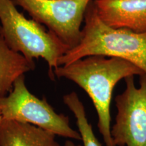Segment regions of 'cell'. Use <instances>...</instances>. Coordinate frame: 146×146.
<instances>
[{
    "label": "cell",
    "mask_w": 146,
    "mask_h": 146,
    "mask_svg": "<svg viewBox=\"0 0 146 146\" xmlns=\"http://www.w3.org/2000/svg\"><path fill=\"white\" fill-rule=\"evenodd\" d=\"M90 56L59 66L54 75L74 82L88 94L98 115V127L106 146H116L111 135L110 105L115 86L122 79L143 72L121 58Z\"/></svg>",
    "instance_id": "cell-1"
},
{
    "label": "cell",
    "mask_w": 146,
    "mask_h": 146,
    "mask_svg": "<svg viewBox=\"0 0 146 146\" xmlns=\"http://www.w3.org/2000/svg\"><path fill=\"white\" fill-rule=\"evenodd\" d=\"M84 23L79 43L60 58L59 66L87 56H104L127 60L146 74V33L108 26L98 16L93 0L87 8Z\"/></svg>",
    "instance_id": "cell-2"
},
{
    "label": "cell",
    "mask_w": 146,
    "mask_h": 146,
    "mask_svg": "<svg viewBox=\"0 0 146 146\" xmlns=\"http://www.w3.org/2000/svg\"><path fill=\"white\" fill-rule=\"evenodd\" d=\"M0 35L9 47L29 61L44 59L49 66V76L54 80V70L69 47L41 24L27 19L12 0H0Z\"/></svg>",
    "instance_id": "cell-3"
},
{
    "label": "cell",
    "mask_w": 146,
    "mask_h": 146,
    "mask_svg": "<svg viewBox=\"0 0 146 146\" xmlns=\"http://www.w3.org/2000/svg\"><path fill=\"white\" fill-rule=\"evenodd\" d=\"M0 111L3 120L29 123L56 136L81 141L79 132L70 127L68 116L56 112L45 98L40 99L31 93L25 75L17 78L7 96H0Z\"/></svg>",
    "instance_id": "cell-4"
},
{
    "label": "cell",
    "mask_w": 146,
    "mask_h": 146,
    "mask_svg": "<svg viewBox=\"0 0 146 146\" xmlns=\"http://www.w3.org/2000/svg\"><path fill=\"white\" fill-rule=\"evenodd\" d=\"M69 47L81 39V25L91 0H12Z\"/></svg>",
    "instance_id": "cell-5"
},
{
    "label": "cell",
    "mask_w": 146,
    "mask_h": 146,
    "mask_svg": "<svg viewBox=\"0 0 146 146\" xmlns=\"http://www.w3.org/2000/svg\"><path fill=\"white\" fill-rule=\"evenodd\" d=\"M139 76V87L134 76L125 78L126 88L115 98L117 114L111 128L116 146H146V74Z\"/></svg>",
    "instance_id": "cell-6"
},
{
    "label": "cell",
    "mask_w": 146,
    "mask_h": 146,
    "mask_svg": "<svg viewBox=\"0 0 146 146\" xmlns=\"http://www.w3.org/2000/svg\"><path fill=\"white\" fill-rule=\"evenodd\" d=\"M96 12L108 26L146 33V0H93Z\"/></svg>",
    "instance_id": "cell-7"
},
{
    "label": "cell",
    "mask_w": 146,
    "mask_h": 146,
    "mask_svg": "<svg viewBox=\"0 0 146 146\" xmlns=\"http://www.w3.org/2000/svg\"><path fill=\"white\" fill-rule=\"evenodd\" d=\"M54 133L29 123L3 120L0 146H60Z\"/></svg>",
    "instance_id": "cell-8"
},
{
    "label": "cell",
    "mask_w": 146,
    "mask_h": 146,
    "mask_svg": "<svg viewBox=\"0 0 146 146\" xmlns=\"http://www.w3.org/2000/svg\"><path fill=\"white\" fill-rule=\"evenodd\" d=\"M35 67L34 61L10 49L0 35V96H7L17 78Z\"/></svg>",
    "instance_id": "cell-9"
},
{
    "label": "cell",
    "mask_w": 146,
    "mask_h": 146,
    "mask_svg": "<svg viewBox=\"0 0 146 146\" xmlns=\"http://www.w3.org/2000/svg\"><path fill=\"white\" fill-rule=\"evenodd\" d=\"M63 102L75 118L83 146H102L95 135L92 126L89 123L83 102L80 100L76 93L73 91L65 95L63 97Z\"/></svg>",
    "instance_id": "cell-10"
},
{
    "label": "cell",
    "mask_w": 146,
    "mask_h": 146,
    "mask_svg": "<svg viewBox=\"0 0 146 146\" xmlns=\"http://www.w3.org/2000/svg\"><path fill=\"white\" fill-rule=\"evenodd\" d=\"M64 146H83V145H79V144L74 143V142L72 141H70V140H67V141L65 142Z\"/></svg>",
    "instance_id": "cell-11"
},
{
    "label": "cell",
    "mask_w": 146,
    "mask_h": 146,
    "mask_svg": "<svg viewBox=\"0 0 146 146\" xmlns=\"http://www.w3.org/2000/svg\"><path fill=\"white\" fill-rule=\"evenodd\" d=\"M3 121V118H2V115H1V111H0V125H1V123H2Z\"/></svg>",
    "instance_id": "cell-12"
}]
</instances>
